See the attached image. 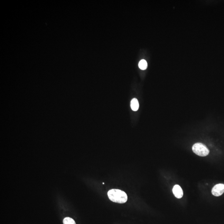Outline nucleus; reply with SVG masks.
I'll use <instances>...</instances> for the list:
<instances>
[{
  "instance_id": "nucleus-1",
  "label": "nucleus",
  "mask_w": 224,
  "mask_h": 224,
  "mask_svg": "<svg viewBox=\"0 0 224 224\" xmlns=\"http://www.w3.org/2000/svg\"><path fill=\"white\" fill-rule=\"evenodd\" d=\"M110 200L118 203H124L127 200V196L124 191L119 189H113L107 192Z\"/></svg>"
},
{
  "instance_id": "nucleus-2",
  "label": "nucleus",
  "mask_w": 224,
  "mask_h": 224,
  "mask_svg": "<svg viewBox=\"0 0 224 224\" xmlns=\"http://www.w3.org/2000/svg\"><path fill=\"white\" fill-rule=\"evenodd\" d=\"M194 153L200 156H205L209 153V150L204 144L201 143L195 144L192 147Z\"/></svg>"
},
{
  "instance_id": "nucleus-3",
  "label": "nucleus",
  "mask_w": 224,
  "mask_h": 224,
  "mask_svg": "<svg viewBox=\"0 0 224 224\" xmlns=\"http://www.w3.org/2000/svg\"><path fill=\"white\" fill-rule=\"evenodd\" d=\"M224 193V184L219 183L215 185L212 190V193L215 196H219Z\"/></svg>"
},
{
  "instance_id": "nucleus-4",
  "label": "nucleus",
  "mask_w": 224,
  "mask_h": 224,
  "mask_svg": "<svg viewBox=\"0 0 224 224\" xmlns=\"http://www.w3.org/2000/svg\"><path fill=\"white\" fill-rule=\"evenodd\" d=\"M172 191L175 196L176 198L180 199L182 198L183 195V191L180 186L178 185H175L173 186Z\"/></svg>"
},
{
  "instance_id": "nucleus-5",
  "label": "nucleus",
  "mask_w": 224,
  "mask_h": 224,
  "mask_svg": "<svg viewBox=\"0 0 224 224\" xmlns=\"http://www.w3.org/2000/svg\"><path fill=\"white\" fill-rule=\"evenodd\" d=\"M130 107L132 110L136 111L139 108V104L137 98H134L132 100L130 103Z\"/></svg>"
},
{
  "instance_id": "nucleus-6",
  "label": "nucleus",
  "mask_w": 224,
  "mask_h": 224,
  "mask_svg": "<svg viewBox=\"0 0 224 224\" xmlns=\"http://www.w3.org/2000/svg\"><path fill=\"white\" fill-rule=\"evenodd\" d=\"M139 67L142 70H145L147 67V63L144 59L141 60L139 63Z\"/></svg>"
},
{
  "instance_id": "nucleus-7",
  "label": "nucleus",
  "mask_w": 224,
  "mask_h": 224,
  "mask_svg": "<svg viewBox=\"0 0 224 224\" xmlns=\"http://www.w3.org/2000/svg\"><path fill=\"white\" fill-rule=\"evenodd\" d=\"M64 224H76L75 222L72 218L67 217L64 219Z\"/></svg>"
}]
</instances>
